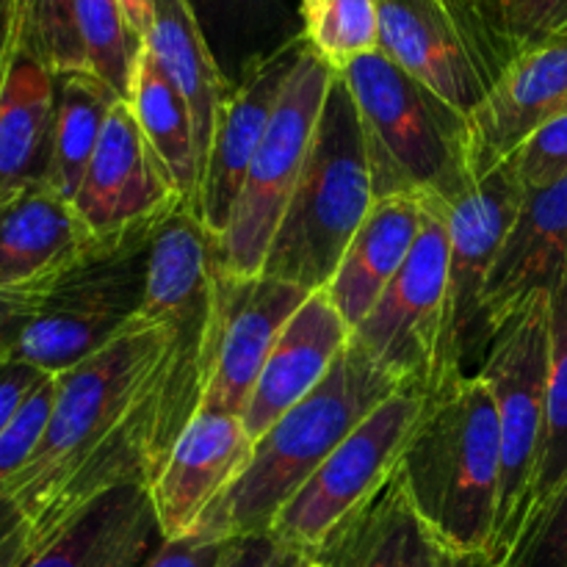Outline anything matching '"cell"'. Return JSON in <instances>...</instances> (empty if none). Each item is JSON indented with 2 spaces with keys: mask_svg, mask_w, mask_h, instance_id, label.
<instances>
[{
  "mask_svg": "<svg viewBox=\"0 0 567 567\" xmlns=\"http://www.w3.org/2000/svg\"><path fill=\"white\" fill-rule=\"evenodd\" d=\"M169 330L142 316L111 343L55 377L48 426L9 487L11 567L42 551L94 498L158 474Z\"/></svg>",
  "mask_w": 567,
  "mask_h": 567,
  "instance_id": "1",
  "label": "cell"
},
{
  "mask_svg": "<svg viewBox=\"0 0 567 567\" xmlns=\"http://www.w3.org/2000/svg\"><path fill=\"white\" fill-rule=\"evenodd\" d=\"M402 388L349 338L321 385L255 441L247 468L205 509L192 535L199 540L269 535L277 513L336 452L338 443Z\"/></svg>",
  "mask_w": 567,
  "mask_h": 567,
  "instance_id": "2",
  "label": "cell"
},
{
  "mask_svg": "<svg viewBox=\"0 0 567 567\" xmlns=\"http://www.w3.org/2000/svg\"><path fill=\"white\" fill-rule=\"evenodd\" d=\"M396 474L446 551L487 557L502 487V430L496 399L480 374L430 393Z\"/></svg>",
  "mask_w": 567,
  "mask_h": 567,
  "instance_id": "3",
  "label": "cell"
},
{
  "mask_svg": "<svg viewBox=\"0 0 567 567\" xmlns=\"http://www.w3.org/2000/svg\"><path fill=\"white\" fill-rule=\"evenodd\" d=\"M354 100L374 199L419 197L452 210L476 183L468 114L377 53L338 72Z\"/></svg>",
  "mask_w": 567,
  "mask_h": 567,
  "instance_id": "4",
  "label": "cell"
},
{
  "mask_svg": "<svg viewBox=\"0 0 567 567\" xmlns=\"http://www.w3.org/2000/svg\"><path fill=\"white\" fill-rule=\"evenodd\" d=\"M374 203L358 109L347 83L336 75L260 275L308 293L324 291Z\"/></svg>",
  "mask_w": 567,
  "mask_h": 567,
  "instance_id": "5",
  "label": "cell"
},
{
  "mask_svg": "<svg viewBox=\"0 0 567 567\" xmlns=\"http://www.w3.org/2000/svg\"><path fill=\"white\" fill-rule=\"evenodd\" d=\"M164 221L100 241L94 252L55 277L14 358L59 377L131 327L147 291L153 238Z\"/></svg>",
  "mask_w": 567,
  "mask_h": 567,
  "instance_id": "6",
  "label": "cell"
},
{
  "mask_svg": "<svg viewBox=\"0 0 567 567\" xmlns=\"http://www.w3.org/2000/svg\"><path fill=\"white\" fill-rule=\"evenodd\" d=\"M551 293L532 299L502 324L487 347L480 377L491 385L502 430V487L487 559L504 567L532 513V487L546 435V382L551 349Z\"/></svg>",
  "mask_w": 567,
  "mask_h": 567,
  "instance_id": "7",
  "label": "cell"
},
{
  "mask_svg": "<svg viewBox=\"0 0 567 567\" xmlns=\"http://www.w3.org/2000/svg\"><path fill=\"white\" fill-rule=\"evenodd\" d=\"M336 75L338 72L305 44L249 164L230 221L221 236L214 238L216 266L225 275L255 277L264 271L271 238L305 169Z\"/></svg>",
  "mask_w": 567,
  "mask_h": 567,
  "instance_id": "8",
  "label": "cell"
},
{
  "mask_svg": "<svg viewBox=\"0 0 567 567\" xmlns=\"http://www.w3.org/2000/svg\"><path fill=\"white\" fill-rule=\"evenodd\" d=\"M524 183L504 161L471 186L449 210L446 316H443L437 388L480 374L493 336L485 319V288L498 247L524 203Z\"/></svg>",
  "mask_w": 567,
  "mask_h": 567,
  "instance_id": "9",
  "label": "cell"
},
{
  "mask_svg": "<svg viewBox=\"0 0 567 567\" xmlns=\"http://www.w3.org/2000/svg\"><path fill=\"white\" fill-rule=\"evenodd\" d=\"M426 402L430 393L402 388L371 410L277 513L271 540L319 548L338 524L396 474Z\"/></svg>",
  "mask_w": 567,
  "mask_h": 567,
  "instance_id": "10",
  "label": "cell"
},
{
  "mask_svg": "<svg viewBox=\"0 0 567 567\" xmlns=\"http://www.w3.org/2000/svg\"><path fill=\"white\" fill-rule=\"evenodd\" d=\"M446 271L449 208L430 205L419 241L402 271L352 332L365 354L399 385L424 393H435L437 388Z\"/></svg>",
  "mask_w": 567,
  "mask_h": 567,
  "instance_id": "11",
  "label": "cell"
},
{
  "mask_svg": "<svg viewBox=\"0 0 567 567\" xmlns=\"http://www.w3.org/2000/svg\"><path fill=\"white\" fill-rule=\"evenodd\" d=\"M310 293L275 277H233L216 266L214 363L199 410L241 419L286 321Z\"/></svg>",
  "mask_w": 567,
  "mask_h": 567,
  "instance_id": "12",
  "label": "cell"
},
{
  "mask_svg": "<svg viewBox=\"0 0 567 567\" xmlns=\"http://www.w3.org/2000/svg\"><path fill=\"white\" fill-rule=\"evenodd\" d=\"M380 53L468 116L507 70L435 0H380Z\"/></svg>",
  "mask_w": 567,
  "mask_h": 567,
  "instance_id": "13",
  "label": "cell"
},
{
  "mask_svg": "<svg viewBox=\"0 0 567 567\" xmlns=\"http://www.w3.org/2000/svg\"><path fill=\"white\" fill-rule=\"evenodd\" d=\"M72 205L100 241L127 236L186 205L125 100L111 111Z\"/></svg>",
  "mask_w": 567,
  "mask_h": 567,
  "instance_id": "14",
  "label": "cell"
},
{
  "mask_svg": "<svg viewBox=\"0 0 567 567\" xmlns=\"http://www.w3.org/2000/svg\"><path fill=\"white\" fill-rule=\"evenodd\" d=\"M567 111V28L515 55L468 116L471 169L485 177L546 122Z\"/></svg>",
  "mask_w": 567,
  "mask_h": 567,
  "instance_id": "15",
  "label": "cell"
},
{
  "mask_svg": "<svg viewBox=\"0 0 567 567\" xmlns=\"http://www.w3.org/2000/svg\"><path fill=\"white\" fill-rule=\"evenodd\" d=\"M252 452L255 441L238 415L199 410L147 485L161 537L192 535L205 509L241 476Z\"/></svg>",
  "mask_w": 567,
  "mask_h": 567,
  "instance_id": "16",
  "label": "cell"
},
{
  "mask_svg": "<svg viewBox=\"0 0 567 567\" xmlns=\"http://www.w3.org/2000/svg\"><path fill=\"white\" fill-rule=\"evenodd\" d=\"M305 50V39H297L280 53L258 66L241 86L233 89L216 122L214 142L199 183L197 216L214 238L221 236L244 186L249 164L266 136L275 116L280 94Z\"/></svg>",
  "mask_w": 567,
  "mask_h": 567,
  "instance_id": "17",
  "label": "cell"
},
{
  "mask_svg": "<svg viewBox=\"0 0 567 567\" xmlns=\"http://www.w3.org/2000/svg\"><path fill=\"white\" fill-rule=\"evenodd\" d=\"M567 275V181L526 188L485 288L491 336Z\"/></svg>",
  "mask_w": 567,
  "mask_h": 567,
  "instance_id": "18",
  "label": "cell"
},
{
  "mask_svg": "<svg viewBox=\"0 0 567 567\" xmlns=\"http://www.w3.org/2000/svg\"><path fill=\"white\" fill-rule=\"evenodd\" d=\"M352 338L330 293L313 291L277 336L241 421L252 441L313 393Z\"/></svg>",
  "mask_w": 567,
  "mask_h": 567,
  "instance_id": "19",
  "label": "cell"
},
{
  "mask_svg": "<svg viewBox=\"0 0 567 567\" xmlns=\"http://www.w3.org/2000/svg\"><path fill=\"white\" fill-rule=\"evenodd\" d=\"M97 244L70 199L44 183L25 188L0 203V288L55 280Z\"/></svg>",
  "mask_w": 567,
  "mask_h": 567,
  "instance_id": "20",
  "label": "cell"
},
{
  "mask_svg": "<svg viewBox=\"0 0 567 567\" xmlns=\"http://www.w3.org/2000/svg\"><path fill=\"white\" fill-rule=\"evenodd\" d=\"M161 543L150 487L131 482L86 504L22 567H144Z\"/></svg>",
  "mask_w": 567,
  "mask_h": 567,
  "instance_id": "21",
  "label": "cell"
},
{
  "mask_svg": "<svg viewBox=\"0 0 567 567\" xmlns=\"http://www.w3.org/2000/svg\"><path fill=\"white\" fill-rule=\"evenodd\" d=\"M53 122L55 72L14 39L0 83V203L48 181Z\"/></svg>",
  "mask_w": 567,
  "mask_h": 567,
  "instance_id": "22",
  "label": "cell"
},
{
  "mask_svg": "<svg viewBox=\"0 0 567 567\" xmlns=\"http://www.w3.org/2000/svg\"><path fill=\"white\" fill-rule=\"evenodd\" d=\"M426 210L430 205L424 199L408 194L377 199L371 214L354 233L330 286L324 288L352 332L385 293L393 277L402 271L404 260L419 241Z\"/></svg>",
  "mask_w": 567,
  "mask_h": 567,
  "instance_id": "23",
  "label": "cell"
},
{
  "mask_svg": "<svg viewBox=\"0 0 567 567\" xmlns=\"http://www.w3.org/2000/svg\"><path fill=\"white\" fill-rule=\"evenodd\" d=\"M313 551L321 567H437L446 548L393 474Z\"/></svg>",
  "mask_w": 567,
  "mask_h": 567,
  "instance_id": "24",
  "label": "cell"
},
{
  "mask_svg": "<svg viewBox=\"0 0 567 567\" xmlns=\"http://www.w3.org/2000/svg\"><path fill=\"white\" fill-rule=\"evenodd\" d=\"M142 42L153 50L158 64L186 100L194 125V144H197L199 183H203L216 122L233 94V86L210 55L208 42L186 0H155L153 25Z\"/></svg>",
  "mask_w": 567,
  "mask_h": 567,
  "instance_id": "25",
  "label": "cell"
},
{
  "mask_svg": "<svg viewBox=\"0 0 567 567\" xmlns=\"http://www.w3.org/2000/svg\"><path fill=\"white\" fill-rule=\"evenodd\" d=\"M210 55L233 89L302 39L299 0H186Z\"/></svg>",
  "mask_w": 567,
  "mask_h": 567,
  "instance_id": "26",
  "label": "cell"
},
{
  "mask_svg": "<svg viewBox=\"0 0 567 567\" xmlns=\"http://www.w3.org/2000/svg\"><path fill=\"white\" fill-rule=\"evenodd\" d=\"M127 105H131L147 144L164 164L175 192L197 214L199 161L197 144H194L192 114H188L183 94L177 92V86L169 81L153 50L144 42L136 55V66H133Z\"/></svg>",
  "mask_w": 567,
  "mask_h": 567,
  "instance_id": "27",
  "label": "cell"
},
{
  "mask_svg": "<svg viewBox=\"0 0 567 567\" xmlns=\"http://www.w3.org/2000/svg\"><path fill=\"white\" fill-rule=\"evenodd\" d=\"M120 100V94L92 70L55 72L53 155L44 186L59 197L70 203L75 199L105 122Z\"/></svg>",
  "mask_w": 567,
  "mask_h": 567,
  "instance_id": "28",
  "label": "cell"
},
{
  "mask_svg": "<svg viewBox=\"0 0 567 567\" xmlns=\"http://www.w3.org/2000/svg\"><path fill=\"white\" fill-rule=\"evenodd\" d=\"M548 310H551V349H548L546 382V435H543L540 463L532 487L529 520L567 482V275L551 291Z\"/></svg>",
  "mask_w": 567,
  "mask_h": 567,
  "instance_id": "29",
  "label": "cell"
},
{
  "mask_svg": "<svg viewBox=\"0 0 567 567\" xmlns=\"http://www.w3.org/2000/svg\"><path fill=\"white\" fill-rule=\"evenodd\" d=\"M299 20L305 44L336 72L380 50V0H299Z\"/></svg>",
  "mask_w": 567,
  "mask_h": 567,
  "instance_id": "30",
  "label": "cell"
},
{
  "mask_svg": "<svg viewBox=\"0 0 567 567\" xmlns=\"http://www.w3.org/2000/svg\"><path fill=\"white\" fill-rule=\"evenodd\" d=\"M75 22L86 66L127 103L142 39L127 25L120 0H75Z\"/></svg>",
  "mask_w": 567,
  "mask_h": 567,
  "instance_id": "31",
  "label": "cell"
},
{
  "mask_svg": "<svg viewBox=\"0 0 567 567\" xmlns=\"http://www.w3.org/2000/svg\"><path fill=\"white\" fill-rule=\"evenodd\" d=\"M55 377H48L25 404L14 415L6 432L0 435V567H11V554H14V518L9 513V487L14 476L20 474L22 465L31 460L44 426H48L50 410L55 402Z\"/></svg>",
  "mask_w": 567,
  "mask_h": 567,
  "instance_id": "32",
  "label": "cell"
},
{
  "mask_svg": "<svg viewBox=\"0 0 567 567\" xmlns=\"http://www.w3.org/2000/svg\"><path fill=\"white\" fill-rule=\"evenodd\" d=\"M17 39L53 72L89 70L75 22V0H14Z\"/></svg>",
  "mask_w": 567,
  "mask_h": 567,
  "instance_id": "33",
  "label": "cell"
},
{
  "mask_svg": "<svg viewBox=\"0 0 567 567\" xmlns=\"http://www.w3.org/2000/svg\"><path fill=\"white\" fill-rule=\"evenodd\" d=\"M507 59L567 28V0H474Z\"/></svg>",
  "mask_w": 567,
  "mask_h": 567,
  "instance_id": "34",
  "label": "cell"
},
{
  "mask_svg": "<svg viewBox=\"0 0 567 567\" xmlns=\"http://www.w3.org/2000/svg\"><path fill=\"white\" fill-rule=\"evenodd\" d=\"M504 567H567V482L537 509Z\"/></svg>",
  "mask_w": 567,
  "mask_h": 567,
  "instance_id": "35",
  "label": "cell"
},
{
  "mask_svg": "<svg viewBox=\"0 0 567 567\" xmlns=\"http://www.w3.org/2000/svg\"><path fill=\"white\" fill-rule=\"evenodd\" d=\"M524 188H543L567 181V111L532 133L509 158Z\"/></svg>",
  "mask_w": 567,
  "mask_h": 567,
  "instance_id": "36",
  "label": "cell"
},
{
  "mask_svg": "<svg viewBox=\"0 0 567 567\" xmlns=\"http://www.w3.org/2000/svg\"><path fill=\"white\" fill-rule=\"evenodd\" d=\"M50 282L28 288H0V363L17 354V347H20L28 324L42 308Z\"/></svg>",
  "mask_w": 567,
  "mask_h": 567,
  "instance_id": "37",
  "label": "cell"
},
{
  "mask_svg": "<svg viewBox=\"0 0 567 567\" xmlns=\"http://www.w3.org/2000/svg\"><path fill=\"white\" fill-rule=\"evenodd\" d=\"M236 540H199L186 535L164 540L144 567H219Z\"/></svg>",
  "mask_w": 567,
  "mask_h": 567,
  "instance_id": "38",
  "label": "cell"
},
{
  "mask_svg": "<svg viewBox=\"0 0 567 567\" xmlns=\"http://www.w3.org/2000/svg\"><path fill=\"white\" fill-rule=\"evenodd\" d=\"M48 377L50 374L39 371L37 365L22 363V360L17 358L0 363V435H3L6 426L14 421V415L20 413L25 399L31 396Z\"/></svg>",
  "mask_w": 567,
  "mask_h": 567,
  "instance_id": "39",
  "label": "cell"
},
{
  "mask_svg": "<svg viewBox=\"0 0 567 567\" xmlns=\"http://www.w3.org/2000/svg\"><path fill=\"white\" fill-rule=\"evenodd\" d=\"M435 3H441L443 9H446L449 14H452L454 20H457L460 25H463L465 31H468L471 37H474L476 42L487 50V53L496 55L504 66L509 64L507 53H504L502 44L496 42V37H493L491 28H487V22L482 20V14H480V9H476L474 0H435Z\"/></svg>",
  "mask_w": 567,
  "mask_h": 567,
  "instance_id": "40",
  "label": "cell"
},
{
  "mask_svg": "<svg viewBox=\"0 0 567 567\" xmlns=\"http://www.w3.org/2000/svg\"><path fill=\"white\" fill-rule=\"evenodd\" d=\"M271 554V537H244V540L233 543L227 551L225 563L219 567H264Z\"/></svg>",
  "mask_w": 567,
  "mask_h": 567,
  "instance_id": "41",
  "label": "cell"
},
{
  "mask_svg": "<svg viewBox=\"0 0 567 567\" xmlns=\"http://www.w3.org/2000/svg\"><path fill=\"white\" fill-rule=\"evenodd\" d=\"M264 567H321V563L319 557H316L313 548L271 540V554L264 563Z\"/></svg>",
  "mask_w": 567,
  "mask_h": 567,
  "instance_id": "42",
  "label": "cell"
},
{
  "mask_svg": "<svg viewBox=\"0 0 567 567\" xmlns=\"http://www.w3.org/2000/svg\"><path fill=\"white\" fill-rule=\"evenodd\" d=\"M14 39H17V6L14 0H0V83H3L11 50H14Z\"/></svg>",
  "mask_w": 567,
  "mask_h": 567,
  "instance_id": "43",
  "label": "cell"
},
{
  "mask_svg": "<svg viewBox=\"0 0 567 567\" xmlns=\"http://www.w3.org/2000/svg\"><path fill=\"white\" fill-rule=\"evenodd\" d=\"M122 11L127 17V25L133 28L138 39L147 37L150 25H153V11H155V0H120Z\"/></svg>",
  "mask_w": 567,
  "mask_h": 567,
  "instance_id": "44",
  "label": "cell"
},
{
  "mask_svg": "<svg viewBox=\"0 0 567 567\" xmlns=\"http://www.w3.org/2000/svg\"><path fill=\"white\" fill-rule=\"evenodd\" d=\"M437 567H496L485 554H457V551H443L441 565Z\"/></svg>",
  "mask_w": 567,
  "mask_h": 567,
  "instance_id": "45",
  "label": "cell"
}]
</instances>
